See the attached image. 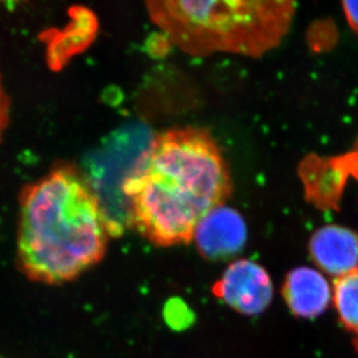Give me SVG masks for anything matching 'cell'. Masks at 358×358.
I'll return each instance as SVG.
<instances>
[{"label": "cell", "instance_id": "6da1fadb", "mask_svg": "<svg viewBox=\"0 0 358 358\" xmlns=\"http://www.w3.org/2000/svg\"><path fill=\"white\" fill-rule=\"evenodd\" d=\"M129 223L157 246L188 243L204 217L232 194L230 169L209 132L193 127L157 134L125 178Z\"/></svg>", "mask_w": 358, "mask_h": 358}, {"label": "cell", "instance_id": "7a4b0ae2", "mask_svg": "<svg viewBox=\"0 0 358 358\" xmlns=\"http://www.w3.org/2000/svg\"><path fill=\"white\" fill-rule=\"evenodd\" d=\"M19 203L17 257L29 278L61 283L101 260L112 223L77 169H51L24 187Z\"/></svg>", "mask_w": 358, "mask_h": 358}, {"label": "cell", "instance_id": "3957f363", "mask_svg": "<svg viewBox=\"0 0 358 358\" xmlns=\"http://www.w3.org/2000/svg\"><path fill=\"white\" fill-rule=\"evenodd\" d=\"M148 13L176 47L192 56L217 52L260 57L280 45L296 13L294 1H148Z\"/></svg>", "mask_w": 358, "mask_h": 358}, {"label": "cell", "instance_id": "277c9868", "mask_svg": "<svg viewBox=\"0 0 358 358\" xmlns=\"http://www.w3.org/2000/svg\"><path fill=\"white\" fill-rule=\"evenodd\" d=\"M213 291L227 306L243 315H261L274 297V285L267 271L248 259L229 264Z\"/></svg>", "mask_w": 358, "mask_h": 358}, {"label": "cell", "instance_id": "5b68a950", "mask_svg": "<svg viewBox=\"0 0 358 358\" xmlns=\"http://www.w3.org/2000/svg\"><path fill=\"white\" fill-rule=\"evenodd\" d=\"M246 240V224L243 217L225 206L204 217L194 236L199 252L210 260L234 257L243 250Z\"/></svg>", "mask_w": 358, "mask_h": 358}, {"label": "cell", "instance_id": "8992f818", "mask_svg": "<svg viewBox=\"0 0 358 358\" xmlns=\"http://www.w3.org/2000/svg\"><path fill=\"white\" fill-rule=\"evenodd\" d=\"M308 250L315 266L333 278L358 268V234L348 227H320L310 239Z\"/></svg>", "mask_w": 358, "mask_h": 358}, {"label": "cell", "instance_id": "52a82bcc", "mask_svg": "<svg viewBox=\"0 0 358 358\" xmlns=\"http://www.w3.org/2000/svg\"><path fill=\"white\" fill-rule=\"evenodd\" d=\"M282 294L292 315L298 318L313 319L327 310L333 290L320 271L299 267L287 273Z\"/></svg>", "mask_w": 358, "mask_h": 358}, {"label": "cell", "instance_id": "ba28073f", "mask_svg": "<svg viewBox=\"0 0 358 358\" xmlns=\"http://www.w3.org/2000/svg\"><path fill=\"white\" fill-rule=\"evenodd\" d=\"M331 299L342 326L358 338V268L335 278Z\"/></svg>", "mask_w": 358, "mask_h": 358}, {"label": "cell", "instance_id": "9c48e42d", "mask_svg": "<svg viewBox=\"0 0 358 358\" xmlns=\"http://www.w3.org/2000/svg\"><path fill=\"white\" fill-rule=\"evenodd\" d=\"M10 101L6 90L3 87V79L0 75V139L3 138V132L6 130L10 122Z\"/></svg>", "mask_w": 358, "mask_h": 358}, {"label": "cell", "instance_id": "30bf717a", "mask_svg": "<svg viewBox=\"0 0 358 358\" xmlns=\"http://www.w3.org/2000/svg\"><path fill=\"white\" fill-rule=\"evenodd\" d=\"M342 7L347 22L352 31L358 34V1H343Z\"/></svg>", "mask_w": 358, "mask_h": 358}, {"label": "cell", "instance_id": "8fae6325", "mask_svg": "<svg viewBox=\"0 0 358 358\" xmlns=\"http://www.w3.org/2000/svg\"><path fill=\"white\" fill-rule=\"evenodd\" d=\"M352 162L354 165V171H355V176L358 179V138L356 141L355 145H354V150L352 152Z\"/></svg>", "mask_w": 358, "mask_h": 358}]
</instances>
